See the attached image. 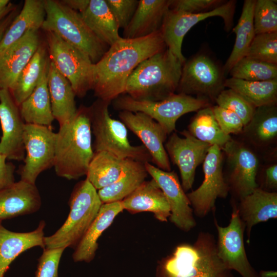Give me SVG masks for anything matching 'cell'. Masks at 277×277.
Returning a JSON list of instances; mask_svg holds the SVG:
<instances>
[{
	"label": "cell",
	"instance_id": "6da1fadb",
	"mask_svg": "<svg viewBox=\"0 0 277 277\" xmlns=\"http://www.w3.org/2000/svg\"><path fill=\"white\" fill-rule=\"evenodd\" d=\"M166 48L160 30L143 37H121L94 64V95L111 102L124 94L126 82L137 66Z\"/></svg>",
	"mask_w": 277,
	"mask_h": 277
},
{
	"label": "cell",
	"instance_id": "7a4b0ae2",
	"mask_svg": "<svg viewBox=\"0 0 277 277\" xmlns=\"http://www.w3.org/2000/svg\"><path fill=\"white\" fill-rule=\"evenodd\" d=\"M89 107L81 106L74 117L56 133L54 168L67 180L86 175L93 156Z\"/></svg>",
	"mask_w": 277,
	"mask_h": 277
},
{
	"label": "cell",
	"instance_id": "3957f363",
	"mask_svg": "<svg viewBox=\"0 0 277 277\" xmlns=\"http://www.w3.org/2000/svg\"><path fill=\"white\" fill-rule=\"evenodd\" d=\"M183 63L167 48L140 63L129 76L125 92L142 101H159L175 93Z\"/></svg>",
	"mask_w": 277,
	"mask_h": 277
},
{
	"label": "cell",
	"instance_id": "277c9868",
	"mask_svg": "<svg viewBox=\"0 0 277 277\" xmlns=\"http://www.w3.org/2000/svg\"><path fill=\"white\" fill-rule=\"evenodd\" d=\"M220 259L215 239L201 232L193 245L176 248L163 267L164 277H234Z\"/></svg>",
	"mask_w": 277,
	"mask_h": 277
},
{
	"label": "cell",
	"instance_id": "5b68a950",
	"mask_svg": "<svg viewBox=\"0 0 277 277\" xmlns=\"http://www.w3.org/2000/svg\"><path fill=\"white\" fill-rule=\"evenodd\" d=\"M46 11L41 28L52 32L62 39L86 54L96 63L109 46L101 41L90 30L80 13L60 1L44 0Z\"/></svg>",
	"mask_w": 277,
	"mask_h": 277
},
{
	"label": "cell",
	"instance_id": "8992f818",
	"mask_svg": "<svg viewBox=\"0 0 277 277\" xmlns=\"http://www.w3.org/2000/svg\"><path fill=\"white\" fill-rule=\"evenodd\" d=\"M70 212L62 226L45 236V248L75 247L85 235L103 204L97 190L86 178L77 183L71 194Z\"/></svg>",
	"mask_w": 277,
	"mask_h": 277
},
{
	"label": "cell",
	"instance_id": "52a82bcc",
	"mask_svg": "<svg viewBox=\"0 0 277 277\" xmlns=\"http://www.w3.org/2000/svg\"><path fill=\"white\" fill-rule=\"evenodd\" d=\"M111 103L97 99L88 107L91 132L94 137V152L106 151L122 159L152 162L145 147L132 145L125 124L110 116L108 108Z\"/></svg>",
	"mask_w": 277,
	"mask_h": 277
},
{
	"label": "cell",
	"instance_id": "ba28073f",
	"mask_svg": "<svg viewBox=\"0 0 277 277\" xmlns=\"http://www.w3.org/2000/svg\"><path fill=\"white\" fill-rule=\"evenodd\" d=\"M111 102L115 110L140 112L147 114L157 122L167 134L175 130L176 121L183 115L210 106L207 99L183 93H174L159 101H137L125 94Z\"/></svg>",
	"mask_w": 277,
	"mask_h": 277
},
{
	"label": "cell",
	"instance_id": "9c48e42d",
	"mask_svg": "<svg viewBox=\"0 0 277 277\" xmlns=\"http://www.w3.org/2000/svg\"><path fill=\"white\" fill-rule=\"evenodd\" d=\"M50 61L70 82L75 95L84 97L94 83V64L84 53L52 32H45Z\"/></svg>",
	"mask_w": 277,
	"mask_h": 277
},
{
	"label": "cell",
	"instance_id": "30bf717a",
	"mask_svg": "<svg viewBox=\"0 0 277 277\" xmlns=\"http://www.w3.org/2000/svg\"><path fill=\"white\" fill-rule=\"evenodd\" d=\"M225 80L223 68L210 55L199 53L184 63L176 92L215 101L225 88Z\"/></svg>",
	"mask_w": 277,
	"mask_h": 277
},
{
	"label": "cell",
	"instance_id": "8fae6325",
	"mask_svg": "<svg viewBox=\"0 0 277 277\" xmlns=\"http://www.w3.org/2000/svg\"><path fill=\"white\" fill-rule=\"evenodd\" d=\"M235 4V1H226L211 11L199 13L169 9L160 29L167 48L184 64L186 58L182 52V45L186 33L200 22L213 16L221 17L224 22L225 30L229 31L232 27Z\"/></svg>",
	"mask_w": 277,
	"mask_h": 277
},
{
	"label": "cell",
	"instance_id": "7c38bea8",
	"mask_svg": "<svg viewBox=\"0 0 277 277\" xmlns=\"http://www.w3.org/2000/svg\"><path fill=\"white\" fill-rule=\"evenodd\" d=\"M55 137L52 127L25 124L23 142L26 154L18 172L21 180L35 184L42 172L53 167Z\"/></svg>",
	"mask_w": 277,
	"mask_h": 277
},
{
	"label": "cell",
	"instance_id": "4fadbf2b",
	"mask_svg": "<svg viewBox=\"0 0 277 277\" xmlns=\"http://www.w3.org/2000/svg\"><path fill=\"white\" fill-rule=\"evenodd\" d=\"M223 155L217 145L211 146L203 162L204 179L196 190L186 194L193 211L200 217L206 216L215 207L217 198H225L229 187L223 172Z\"/></svg>",
	"mask_w": 277,
	"mask_h": 277
},
{
	"label": "cell",
	"instance_id": "5bb4252c",
	"mask_svg": "<svg viewBox=\"0 0 277 277\" xmlns=\"http://www.w3.org/2000/svg\"><path fill=\"white\" fill-rule=\"evenodd\" d=\"M232 212L229 225L220 226L214 223L218 233L216 249L218 255L225 266L238 272L242 277H259V273L249 263L244 242V223L241 220L237 206L232 205Z\"/></svg>",
	"mask_w": 277,
	"mask_h": 277
},
{
	"label": "cell",
	"instance_id": "9a60e30c",
	"mask_svg": "<svg viewBox=\"0 0 277 277\" xmlns=\"http://www.w3.org/2000/svg\"><path fill=\"white\" fill-rule=\"evenodd\" d=\"M183 137L173 132L164 147L169 158L180 172L185 191L193 184L196 168L203 163L211 145L192 136L187 130L181 132Z\"/></svg>",
	"mask_w": 277,
	"mask_h": 277
},
{
	"label": "cell",
	"instance_id": "2e32d148",
	"mask_svg": "<svg viewBox=\"0 0 277 277\" xmlns=\"http://www.w3.org/2000/svg\"><path fill=\"white\" fill-rule=\"evenodd\" d=\"M227 156L229 170L228 186L241 199L258 188L256 177L259 160L249 148L232 140L222 148Z\"/></svg>",
	"mask_w": 277,
	"mask_h": 277
},
{
	"label": "cell",
	"instance_id": "e0dca14e",
	"mask_svg": "<svg viewBox=\"0 0 277 277\" xmlns=\"http://www.w3.org/2000/svg\"><path fill=\"white\" fill-rule=\"evenodd\" d=\"M152 179L163 191L170 206V221L180 229L188 231L196 225L190 203L174 171L162 170L150 163L144 164Z\"/></svg>",
	"mask_w": 277,
	"mask_h": 277
},
{
	"label": "cell",
	"instance_id": "ac0fdd59",
	"mask_svg": "<svg viewBox=\"0 0 277 277\" xmlns=\"http://www.w3.org/2000/svg\"><path fill=\"white\" fill-rule=\"evenodd\" d=\"M120 121L142 142L155 166L165 171H171L169 158L164 147L167 133L155 120L140 112L121 111Z\"/></svg>",
	"mask_w": 277,
	"mask_h": 277
},
{
	"label": "cell",
	"instance_id": "d6986e66",
	"mask_svg": "<svg viewBox=\"0 0 277 277\" xmlns=\"http://www.w3.org/2000/svg\"><path fill=\"white\" fill-rule=\"evenodd\" d=\"M0 123L2 131L0 153L8 160H24L23 135L26 123L8 89H0Z\"/></svg>",
	"mask_w": 277,
	"mask_h": 277
},
{
	"label": "cell",
	"instance_id": "ffe728a7",
	"mask_svg": "<svg viewBox=\"0 0 277 277\" xmlns=\"http://www.w3.org/2000/svg\"><path fill=\"white\" fill-rule=\"evenodd\" d=\"M41 44L38 30L28 31L0 54V89H10Z\"/></svg>",
	"mask_w": 277,
	"mask_h": 277
},
{
	"label": "cell",
	"instance_id": "44dd1931",
	"mask_svg": "<svg viewBox=\"0 0 277 277\" xmlns=\"http://www.w3.org/2000/svg\"><path fill=\"white\" fill-rule=\"evenodd\" d=\"M42 205L35 184L22 180L0 190V222L37 212Z\"/></svg>",
	"mask_w": 277,
	"mask_h": 277
},
{
	"label": "cell",
	"instance_id": "7402d4cb",
	"mask_svg": "<svg viewBox=\"0 0 277 277\" xmlns=\"http://www.w3.org/2000/svg\"><path fill=\"white\" fill-rule=\"evenodd\" d=\"M0 222V277H4L12 262L21 253L34 247L45 248V222L27 232H13L6 229Z\"/></svg>",
	"mask_w": 277,
	"mask_h": 277
},
{
	"label": "cell",
	"instance_id": "603a6c76",
	"mask_svg": "<svg viewBox=\"0 0 277 277\" xmlns=\"http://www.w3.org/2000/svg\"><path fill=\"white\" fill-rule=\"evenodd\" d=\"M121 202L124 210L132 213L151 212L161 222H167L170 216L168 201L163 191L153 179L145 181Z\"/></svg>",
	"mask_w": 277,
	"mask_h": 277
},
{
	"label": "cell",
	"instance_id": "cb8c5ba5",
	"mask_svg": "<svg viewBox=\"0 0 277 277\" xmlns=\"http://www.w3.org/2000/svg\"><path fill=\"white\" fill-rule=\"evenodd\" d=\"M123 210L121 201L102 204L96 217L75 246L72 254L75 262L89 263L94 259L98 248V239Z\"/></svg>",
	"mask_w": 277,
	"mask_h": 277
},
{
	"label": "cell",
	"instance_id": "d4e9b609",
	"mask_svg": "<svg viewBox=\"0 0 277 277\" xmlns=\"http://www.w3.org/2000/svg\"><path fill=\"white\" fill-rule=\"evenodd\" d=\"M171 0H140L136 11L127 26L123 38L147 36L160 30Z\"/></svg>",
	"mask_w": 277,
	"mask_h": 277
},
{
	"label": "cell",
	"instance_id": "484cf974",
	"mask_svg": "<svg viewBox=\"0 0 277 277\" xmlns=\"http://www.w3.org/2000/svg\"><path fill=\"white\" fill-rule=\"evenodd\" d=\"M48 86L51 110L59 126L70 122L76 114L75 94L67 79L56 69L50 61Z\"/></svg>",
	"mask_w": 277,
	"mask_h": 277
},
{
	"label": "cell",
	"instance_id": "4316f807",
	"mask_svg": "<svg viewBox=\"0 0 277 277\" xmlns=\"http://www.w3.org/2000/svg\"><path fill=\"white\" fill-rule=\"evenodd\" d=\"M240 200L237 208L247 229L249 243L250 233L254 225L277 217V193L258 188Z\"/></svg>",
	"mask_w": 277,
	"mask_h": 277
},
{
	"label": "cell",
	"instance_id": "83f0119b",
	"mask_svg": "<svg viewBox=\"0 0 277 277\" xmlns=\"http://www.w3.org/2000/svg\"><path fill=\"white\" fill-rule=\"evenodd\" d=\"M49 61L32 93L19 106L21 115L26 124L52 127V114L48 86Z\"/></svg>",
	"mask_w": 277,
	"mask_h": 277
},
{
	"label": "cell",
	"instance_id": "f1b7e54d",
	"mask_svg": "<svg viewBox=\"0 0 277 277\" xmlns=\"http://www.w3.org/2000/svg\"><path fill=\"white\" fill-rule=\"evenodd\" d=\"M45 16L44 0H25L22 9L14 17L0 41V54L29 30L41 28Z\"/></svg>",
	"mask_w": 277,
	"mask_h": 277
},
{
	"label": "cell",
	"instance_id": "f546056e",
	"mask_svg": "<svg viewBox=\"0 0 277 277\" xmlns=\"http://www.w3.org/2000/svg\"><path fill=\"white\" fill-rule=\"evenodd\" d=\"M144 164L126 159L119 178L112 184L98 190L102 203L122 201L143 184L149 175Z\"/></svg>",
	"mask_w": 277,
	"mask_h": 277
},
{
	"label": "cell",
	"instance_id": "4dcf8cb0",
	"mask_svg": "<svg viewBox=\"0 0 277 277\" xmlns=\"http://www.w3.org/2000/svg\"><path fill=\"white\" fill-rule=\"evenodd\" d=\"M81 14L94 34L109 47L121 37L118 26L105 0H90Z\"/></svg>",
	"mask_w": 277,
	"mask_h": 277
},
{
	"label": "cell",
	"instance_id": "1f68e13d",
	"mask_svg": "<svg viewBox=\"0 0 277 277\" xmlns=\"http://www.w3.org/2000/svg\"><path fill=\"white\" fill-rule=\"evenodd\" d=\"M49 61L46 44L41 43L32 58L9 89L18 106L32 93Z\"/></svg>",
	"mask_w": 277,
	"mask_h": 277
},
{
	"label": "cell",
	"instance_id": "d6a6232c",
	"mask_svg": "<svg viewBox=\"0 0 277 277\" xmlns=\"http://www.w3.org/2000/svg\"><path fill=\"white\" fill-rule=\"evenodd\" d=\"M224 86L239 93L255 108L276 105L277 79L248 81L231 77L225 80Z\"/></svg>",
	"mask_w": 277,
	"mask_h": 277
},
{
	"label": "cell",
	"instance_id": "836d02e7",
	"mask_svg": "<svg viewBox=\"0 0 277 277\" xmlns=\"http://www.w3.org/2000/svg\"><path fill=\"white\" fill-rule=\"evenodd\" d=\"M125 161L106 151L94 152L86 179L97 190L108 186L119 178Z\"/></svg>",
	"mask_w": 277,
	"mask_h": 277
},
{
	"label": "cell",
	"instance_id": "e575fe53",
	"mask_svg": "<svg viewBox=\"0 0 277 277\" xmlns=\"http://www.w3.org/2000/svg\"><path fill=\"white\" fill-rule=\"evenodd\" d=\"M255 1L245 0L237 25L233 29L236 38L233 49L225 64L223 67L225 74L229 72L232 67L246 55L249 47L255 35L253 12Z\"/></svg>",
	"mask_w": 277,
	"mask_h": 277
},
{
	"label": "cell",
	"instance_id": "d590c367",
	"mask_svg": "<svg viewBox=\"0 0 277 277\" xmlns=\"http://www.w3.org/2000/svg\"><path fill=\"white\" fill-rule=\"evenodd\" d=\"M187 131L197 140L221 148L231 140L230 135L226 134L221 129L210 106L197 111L188 125Z\"/></svg>",
	"mask_w": 277,
	"mask_h": 277
},
{
	"label": "cell",
	"instance_id": "8d00e7d4",
	"mask_svg": "<svg viewBox=\"0 0 277 277\" xmlns=\"http://www.w3.org/2000/svg\"><path fill=\"white\" fill-rule=\"evenodd\" d=\"M276 105L256 108L252 117L244 126L247 135L260 145H267L277 135V109Z\"/></svg>",
	"mask_w": 277,
	"mask_h": 277
},
{
	"label": "cell",
	"instance_id": "74e56055",
	"mask_svg": "<svg viewBox=\"0 0 277 277\" xmlns=\"http://www.w3.org/2000/svg\"><path fill=\"white\" fill-rule=\"evenodd\" d=\"M231 77L248 81L277 79V65L245 56L238 61L229 72Z\"/></svg>",
	"mask_w": 277,
	"mask_h": 277
},
{
	"label": "cell",
	"instance_id": "f35d334b",
	"mask_svg": "<svg viewBox=\"0 0 277 277\" xmlns=\"http://www.w3.org/2000/svg\"><path fill=\"white\" fill-rule=\"evenodd\" d=\"M253 22L255 34L277 32L276 1H255Z\"/></svg>",
	"mask_w": 277,
	"mask_h": 277
},
{
	"label": "cell",
	"instance_id": "ab89813d",
	"mask_svg": "<svg viewBox=\"0 0 277 277\" xmlns=\"http://www.w3.org/2000/svg\"><path fill=\"white\" fill-rule=\"evenodd\" d=\"M245 56L277 65V32L255 34Z\"/></svg>",
	"mask_w": 277,
	"mask_h": 277
},
{
	"label": "cell",
	"instance_id": "60d3db41",
	"mask_svg": "<svg viewBox=\"0 0 277 277\" xmlns=\"http://www.w3.org/2000/svg\"><path fill=\"white\" fill-rule=\"evenodd\" d=\"M217 105L235 113L242 120L244 126L250 121L255 108L239 93L231 89H224L216 97Z\"/></svg>",
	"mask_w": 277,
	"mask_h": 277
},
{
	"label": "cell",
	"instance_id": "b9f144b4",
	"mask_svg": "<svg viewBox=\"0 0 277 277\" xmlns=\"http://www.w3.org/2000/svg\"><path fill=\"white\" fill-rule=\"evenodd\" d=\"M65 249L63 248L44 249L38 259L35 277H58V266Z\"/></svg>",
	"mask_w": 277,
	"mask_h": 277
},
{
	"label": "cell",
	"instance_id": "7bdbcfd3",
	"mask_svg": "<svg viewBox=\"0 0 277 277\" xmlns=\"http://www.w3.org/2000/svg\"><path fill=\"white\" fill-rule=\"evenodd\" d=\"M118 28L125 29L131 20L138 0H105Z\"/></svg>",
	"mask_w": 277,
	"mask_h": 277
},
{
	"label": "cell",
	"instance_id": "ee69618b",
	"mask_svg": "<svg viewBox=\"0 0 277 277\" xmlns=\"http://www.w3.org/2000/svg\"><path fill=\"white\" fill-rule=\"evenodd\" d=\"M212 110L216 121L226 134H238L243 130V121L235 113L217 105L213 106Z\"/></svg>",
	"mask_w": 277,
	"mask_h": 277
},
{
	"label": "cell",
	"instance_id": "f6af8a7d",
	"mask_svg": "<svg viewBox=\"0 0 277 277\" xmlns=\"http://www.w3.org/2000/svg\"><path fill=\"white\" fill-rule=\"evenodd\" d=\"M226 2L221 0H171L169 9L186 13H199L211 11Z\"/></svg>",
	"mask_w": 277,
	"mask_h": 277
},
{
	"label": "cell",
	"instance_id": "bcb514c9",
	"mask_svg": "<svg viewBox=\"0 0 277 277\" xmlns=\"http://www.w3.org/2000/svg\"><path fill=\"white\" fill-rule=\"evenodd\" d=\"M7 160L6 156L0 153V190L15 182V166Z\"/></svg>",
	"mask_w": 277,
	"mask_h": 277
},
{
	"label": "cell",
	"instance_id": "7dc6e473",
	"mask_svg": "<svg viewBox=\"0 0 277 277\" xmlns=\"http://www.w3.org/2000/svg\"><path fill=\"white\" fill-rule=\"evenodd\" d=\"M266 184L269 188L276 189L277 188V165L273 164L265 170Z\"/></svg>",
	"mask_w": 277,
	"mask_h": 277
},
{
	"label": "cell",
	"instance_id": "c3c4849f",
	"mask_svg": "<svg viewBox=\"0 0 277 277\" xmlns=\"http://www.w3.org/2000/svg\"><path fill=\"white\" fill-rule=\"evenodd\" d=\"M60 1L70 9L81 13L88 6L90 0H63Z\"/></svg>",
	"mask_w": 277,
	"mask_h": 277
},
{
	"label": "cell",
	"instance_id": "681fc988",
	"mask_svg": "<svg viewBox=\"0 0 277 277\" xmlns=\"http://www.w3.org/2000/svg\"><path fill=\"white\" fill-rule=\"evenodd\" d=\"M17 13L16 8L0 21V41Z\"/></svg>",
	"mask_w": 277,
	"mask_h": 277
},
{
	"label": "cell",
	"instance_id": "f907efd6",
	"mask_svg": "<svg viewBox=\"0 0 277 277\" xmlns=\"http://www.w3.org/2000/svg\"><path fill=\"white\" fill-rule=\"evenodd\" d=\"M17 7V6L13 5L10 2L7 7L0 13V21H1L4 17L7 16L9 13H10Z\"/></svg>",
	"mask_w": 277,
	"mask_h": 277
},
{
	"label": "cell",
	"instance_id": "816d5d0a",
	"mask_svg": "<svg viewBox=\"0 0 277 277\" xmlns=\"http://www.w3.org/2000/svg\"><path fill=\"white\" fill-rule=\"evenodd\" d=\"M259 276V277H276L277 272L272 270H261Z\"/></svg>",
	"mask_w": 277,
	"mask_h": 277
},
{
	"label": "cell",
	"instance_id": "f5cc1de1",
	"mask_svg": "<svg viewBox=\"0 0 277 277\" xmlns=\"http://www.w3.org/2000/svg\"><path fill=\"white\" fill-rule=\"evenodd\" d=\"M10 3L9 0H0V13L7 7Z\"/></svg>",
	"mask_w": 277,
	"mask_h": 277
}]
</instances>
